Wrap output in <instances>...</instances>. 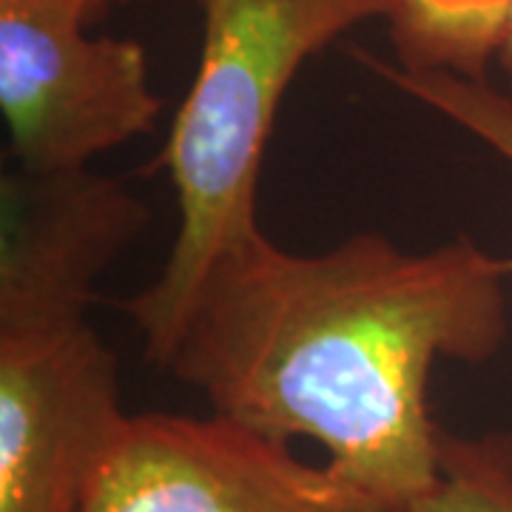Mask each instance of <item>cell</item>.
Returning a JSON list of instances; mask_svg holds the SVG:
<instances>
[{"mask_svg": "<svg viewBox=\"0 0 512 512\" xmlns=\"http://www.w3.org/2000/svg\"><path fill=\"white\" fill-rule=\"evenodd\" d=\"M83 512H404L225 416H128Z\"/></svg>", "mask_w": 512, "mask_h": 512, "instance_id": "obj_4", "label": "cell"}, {"mask_svg": "<svg viewBox=\"0 0 512 512\" xmlns=\"http://www.w3.org/2000/svg\"><path fill=\"white\" fill-rule=\"evenodd\" d=\"M390 9L393 0H202L200 63L160 154L180 228L160 276L120 302L154 365L214 256L259 225L262 160L296 72L342 32Z\"/></svg>", "mask_w": 512, "mask_h": 512, "instance_id": "obj_2", "label": "cell"}, {"mask_svg": "<svg viewBox=\"0 0 512 512\" xmlns=\"http://www.w3.org/2000/svg\"><path fill=\"white\" fill-rule=\"evenodd\" d=\"M151 208L89 165L0 174V336L89 322L97 279L143 237Z\"/></svg>", "mask_w": 512, "mask_h": 512, "instance_id": "obj_6", "label": "cell"}, {"mask_svg": "<svg viewBox=\"0 0 512 512\" xmlns=\"http://www.w3.org/2000/svg\"><path fill=\"white\" fill-rule=\"evenodd\" d=\"M512 0H393L387 15L396 66L487 80L507 35Z\"/></svg>", "mask_w": 512, "mask_h": 512, "instance_id": "obj_7", "label": "cell"}, {"mask_svg": "<svg viewBox=\"0 0 512 512\" xmlns=\"http://www.w3.org/2000/svg\"><path fill=\"white\" fill-rule=\"evenodd\" d=\"M83 3V9L89 12V18L100 20L106 12H109L111 6H117V3H131V0H80Z\"/></svg>", "mask_w": 512, "mask_h": 512, "instance_id": "obj_11", "label": "cell"}, {"mask_svg": "<svg viewBox=\"0 0 512 512\" xmlns=\"http://www.w3.org/2000/svg\"><path fill=\"white\" fill-rule=\"evenodd\" d=\"M498 66H501V72H504V77H507V86H510V94H512V12H510V23H507V35H504L501 52H498Z\"/></svg>", "mask_w": 512, "mask_h": 512, "instance_id": "obj_10", "label": "cell"}, {"mask_svg": "<svg viewBox=\"0 0 512 512\" xmlns=\"http://www.w3.org/2000/svg\"><path fill=\"white\" fill-rule=\"evenodd\" d=\"M350 52L387 86L473 134L512 165V94L498 92L487 80H467L444 72H404L393 60L367 55L365 49ZM501 271L512 276V256L501 259Z\"/></svg>", "mask_w": 512, "mask_h": 512, "instance_id": "obj_8", "label": "cell"}, {"mask_svg": "<svg viewBox=\"0 0 512 512\" xmlns=\"http://www.w3.org/2000/svg\"><path fill=\"white\" fill-rule=\"evenodd\" d=\"M404 512H512V430H444L439 476Z\"/></svg>", "mask_w": 512, "mask_h": 512, "instance_id": "obj_9", "label": "cell"}, {"mask_svg": "<svg viewBox=\"0 0 512 512\" xmlns=\"http://www.w3.org/2000/svg\"><path fill=\"white\" fill-rule=\"evenodd\" d=\"M80 0H0V111L12 163L77 168L148 134L163 114L146 49L89 35Z\"/></svg>", "mask_w": 512, "mask_h": 512, "instance_id": "obj_3", "label": "cell"}, {"mask_svg": "<svg viewBox=\"0 0 512 512\" xmlns=\"http://www.w3.org/2000/svg\"><path fill=\"white\" fill-rule=\"evenodd\" d=\"M504 279L470 237L416 254L367 231L293 254L256 225L214 256L160 367L217 416L316 441L330 467L404 510L439 476L430 373L498 353Z\"/></svg>", "mask_w": 512, "mask_h": 512, "instance_id": "obj_1", "label": "cell"}, {"mask_svg": "<svg viewBox=\"0 0 512 512\" xmlns=\"http://www.w3.org/2000/svg\"><path fill=\"white\" fill-rule=\"evenodd\" d=\"M126 421L89 322L0 336V512H83Z\"/></svg>", "mask_w": 512, "mask_h": 512, "instance_id": "obj_5", "label": "cell"}]
</instances>
